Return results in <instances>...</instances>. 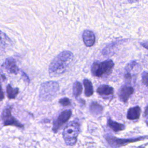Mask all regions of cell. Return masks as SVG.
<instances>
[{
  "label": "cell",
  "instance_id": "6da1fadb",
  "mask_svg": "<svg viewBox=\"0 0 148 148\" xmlns=\"http://www.w3.org/2000/svg\"><path fill=\"white\" fill-rule=\"evenodd\" d=\"M73 59V55L70 51H63L58 54L51 61L49 68L51 76H56L64 73Z\"/></svg>",
  "mask_w": 148,
  "mask_h": 148
},
{
  "label": "cell",
  "instance_id": "7a4b0ae2",
  "mask_svg": "<svg viewBox=\"0 0 148 148\" xmlns=\"http://www.w3.org/2000/svg\"><path fill=\"white\" fill-rule=\"evenodd\" d=\"M80 132V124L76 121L68 123L63 131V138L66 145L73 146L77 141V138Z\"/></svg>",
  "mask_w": 148,
  "mask_h": 148
},
{
  "label": "cell",
  "instance_id": "3957f363",
  "mask_svg": "<svg viewBox=\"0 0 148 148\" xmlns=\"http://www.w3.org/2000/svg\"><path fill=\"white\" fill-rule=\"evenodd\" d=\"M114 63L112 60L102 62H95L91 67V73L93 76L98 77H106L112 72Z\"/></svg>",
  "mask_w": 148,
  "mask_h": 148
},
{
  "label": "cell",
  "instance_id": "277c9868",
  "mask_svg": "<svg viewBox=\"0 0 148 148\" xmlns=\"http://www.w3.org/2000/svg\"><path fill=\"white\" fill-rule=\"evenodd\" d=\"M59 89V84L56 82L49 81L43 83L39 90V98L42 101L50 100L57 95Z\"/></svg>",
  "mask_w": 148,
  "mask_h": 148
},
{
  "label": "cell",
  "instance_id": "5b68a950",
  "mask_svg": "<svg viewBox=\"0 0 148 148\" xmlns=\"http://www.w3.org/2000/svg\"><path fill=\"white\" fill-rule=\"evenodd\" d=\"M12 106H7L3 110L2 119L4 125H14L19 128H24V125L15 119L11 113Z\"/></svg>",
  "mask_w": 148,
  "mask_h": 148
},
{
  "label": "cell",
  "instance_id": "8992f818",
  "mask_svg": "<svg viewBox=\"0 0 148 148\" xmlns=\"http://www.w3.org/2000/svg\"><path fill=\"white\" fill-rule=\"evenodd\" d=\"M72 115V111L70 109L62 111L53 123L52 130L54 133L58 132L60 128L65 124L70 119Z\"/></svg>",
  "mask_w": 148,
  "mask_h": 148
},
{
  "label": "cell",
  "instance_id": "52a82bcc",
  "mask_svg": "<svg viewBox=\"0 0 148 148\" xmlns=\"http://www.w3.org/2000/svg\"><path fill=\"white\" fill-rule=\"evenodd\" d=\"M147 138V136H141L136 138H130V139H118L114 137H106V139L108 143L114 147H120L125 145L128 143H131L134 142H136L138 140H141Z\"/></svg>",
  "mask_w": 148,
  "mask_h": 148
},
{
  "label": "cell",
  "instance_id": "ba28073f",
  "mask_svg": "<svg viewBox=\"0 0 148 148\" xmlns=\"http://www.w3.org/2000/svg\"><path fill=\"white\" fill-rule=\"evenodd\" d=\"M134 90L132 87L130 86H122L118 91L119 99L123 102H127L130 97L134 93Z\"/></svg>",
  "mask_w": 148,
  "mask_h": 148
},
{
  "label": "cell",
  "instance_id": "9c48e42d",
  "mask_svg": "<svg viewBox=\"0 0 148 148\" xmlns=\"http://www.w3.org/2000/svg\"><path fill=\"white\" fill-rule=\"evenodd\" d=\"M3 66L10 73L17 74L19 71V69L16 65L15 60L12 57L6 59Z\"/></svg>",
  "mask_w": 148,
  "mask_h": 148
},
{
  "label": "cell",
  "instance_id": "30bf717a",
  "mask_svg": "<svg viewBox=\"0 0 148 148\" xmlns=\"http://www.w3.org/2000/svg\"><path fill=\"white\" fill-rule=\"evenodd\" d=\"M84 45L87 47L92 46L95 40V36L94 32L90 30H85L82 35Z\"/></svg>",
  "mask_w": 148,
  "mask_h": 148
},
{
  "label": "cell",
  "instance_id": "8fae6325",
  "mask_svg": "<svg viewBox=\"0 0 148 148\" xmlns=\"http://www.w3.org/2000/svg\"><path fill=\"white\" fill-rule=\"evenodd\" d=\"M141 113L140 108L136 106L134 107L130 108L127 112V117L128 119L131 120H137L139 118Z\"/></svg>",
  "mask_w": 148,
  "mask_h": 148
},
{
  "label": "cell",
  "instance_id": "7c38bea8",
  "mask_svg": "<svg viewBox=\"0 0 148 148\" xmlns=\"http://www.w3.org/2000/svg\"><path fill=\"white\" fill-rule=\"evenodd\" d=\"M97 91L98 94L102 96H108L110 95L113 94L114 90L113 87L106 84H103L98 87L97 90Z\"/></svg>",
  "mask_w": 148,
  "mask_h": 148
},
{
  "label": "cell",
  "instance_id": "4fadbf2b",
  "mask_svg": "<svg viewBox=\"0 0 148 148\" xmlns=\"http://www.w3.org/2000/svg\"><path fill=\"white\" fill-rule=\"evenodd\" d=\"M103 107L96 102H92L90 105V110L94 116H100L103 112Z\"/></svg>",
  "mask_w": 148,
  "mask_h": 148
},
{
  "label": "cell",
  "instance_id": "5bb4252c",
  "mask_svg": "<svg viewBox=\"0 0 148 148\" xmlns=\"http://www.w3.org/2000/svg\"><path fill=\"white\" fill-rule=\"evenodd\" d=\"M108 125L114 132L122 131L125 128V126L124 125V124L114 121L110 119H109L108 120Z\"/></svg>",
  "mask_w": 148,
  "mask_h": 148
},
{
  "label": "cell",
  "instance_id": "9a60e30c",
  "mask_svg": "<svg viewBox=\"0 0 148 148\" xmlns=\"http://www.w3.org/2000/svg\"><path fill=\"white\" fill-rule=\"evenodd\" d=\"M11 44V40L6 34L0 31V48L5 49Z\"/></svg>",
  "mask_w": 148,
  "mask_h": 148
},
{
  "label": "cell",
  "instance_id": "2e32d148",
  "mask_svg": "<svg viewBox=\"0 0 148 148\" xmlns=\"http://www.w3.org/2000/svg\"><path fill=\"white\" fill-rule=\"evenodd\" d=\"M83 84L84 86V94L86 97H90L94 92L93 87L91 82L88 79L83 80Z\"/></svg>",
  "mask_w": 148,
  "mask_h": 148
},
{
  "label": "cell",
  "instance_id": "e0dca14e",
  "mask_svg": "<svg viewBox=\"0 0 148 148\" xmlns=\"http://www.w3.org/2000/svg\"><path fill=\"white\" fill-rule=\"evenodd\" d=\"M19 89L18 88H13L12 86L9 84L6 87V94L9 99H14L18 94Z\"/></svg>",
  "mask_w": 148,
  "mask_h": 148
},
{
  "label": "cell",
  "instance_id": "ac0fdd59",
  "mask_svg": "<svg viewBox=\"0 0 148 148\" xmlns=\"http://www.w3.org/2000/svg\"><path fill=\"white\" fill-rule=\"evenodd\" d=\"M82 92V86L79 82H75L73 85V93L75 97H79Z\"/></svg>",
  "mask_w": 148,
  "mask_h": 148
},
{
  "label": "cell",
  "instance_id": "d6986e66",
  "mask_svg": "<svg viewBox=\"0 0 148 148\" xmlns=\"http://www.w3.org/2000/svg\"><path fill=\"white\" fill-rule=\"evenodd\" d=\"M59 103L62 106H67L70 105L71 104V102L70 99L68 98L65 97V98H61L60 99Z\"/></svg>",
  "mask_w": 148,
  "mask_h": 148
},
{
  "label": "cell",
  "instance_id": "ffe728a7",
  "mask_svg": "<svg viewBox=\"0 0 148 148\" xmlns=\"http://www.w3.org/2000/svg\"><path fill=\"white\" fill-rule=\"evenodd\" d=\"M142 83L146 86H148V72L144 71L142 74Z\"/></svg>",
  "mask_w": 148,
  "mask_h": 148
},
{
  "label": "cell",
  "instance_id": "44dd1931",
  "mask_svg": "<svg viewBox=\"0 0 148 148\" xmlns=\"http://www.w3.org/2000/svg\"><path fill=\"white\" fill-rule=\"evenodd\" d=\"M21 77H22V79L24 80V81L25 82L27 83L28 84L29 83L30 80H29V77L28 76V75H27L25 72H24L23 71H21Z\"/></svg>",
  "mask_w": 148,
  "mask_h": 148
},
{
  "label": "cell",
  "instance_id": "7402d4cb",
  "mask_svg": "<svg viewBox=\"0 0 148 148\" xmlns=\"http://www.w3.org/2000/svg\"><path fill=\"white\" fill-rule=\"evenodd\" d=\"M145 122L148 126V105L146 107L145 111Z\"/></svg>",
  "mask_w": 148,
  "mask_h": 148
},
{
  "label": "cell",
  "instance_id": "603a6c76",
  "mask_svg": "<svg viewBox=\"0 0 148 148\" xmlns=\"http://www.w3.org/2000/svg\"><path fill=\"white\" fill-rule=\"evenodd\" d=\"M4 97H5V94L2 90L1 84H0V101H2L4 99Z\"/></svg>",
  "mask_w": 148,
  "mask_h": 148
},
{
  "label": "cell",
  "instance_id": "cb8c5ba5",
  "mask_svg": "<svg viewBox=\"0 0 148 148\" xmlns=\"http://www.w3.org/2000/svg\"><path fill=\"white\" fill-rule=\"evenodd\" d=\"M140 44L143 47L148 50V43H141Z\"/></svg>",
  "mask_w": 148,
  "mask_h": 148
},
{
  "label": "cell",
  "instance_id": "d4e9b609",
  "mask_svg": "<svg viewBox=\"0 0 148 148\" xmlns=\"http://www.w3.org/2000/svg\"><path fill=\"white\" fill-rule=\"evenodd\" d=\"M0 84H1V79H0Z\"/></svg>",
  "mask_w": 148,
  "mask_h": 148
},
{
  "label": "cell",
  "instance_id": "484cf974",
  "mask_svg": "<svg viewBox=\"0 0 148 148\" xmlns=\"http://www.w3.org/2000/svg\"><path fill=\"white\" fill-rule=\"evenodd\" d=\"M135 1H138V0H135Z\"/></svg>",
  "mask_w": 148,
  "mask_h": 148
}]
</instances>
